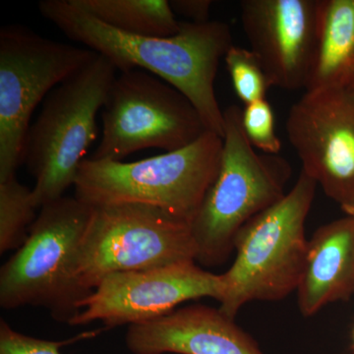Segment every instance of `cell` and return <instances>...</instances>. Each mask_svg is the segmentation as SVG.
<instances>
[{
	"mask_svg": "<svg viewBox=\"0 0 354 354\" xmlns=\"http://www.w3.org/2000/svg\"><path fill=\"white\" fill-rule=\"evenodd\" d=\"M225 136L218 174L190 227L196 262L223 264L248 221L285 197L290 162L279 155L256 152L242 127V109L223 111Z\"/></svg>",
	"mask_w": 354,
	"mask_h": 354,
	"instance_id": "277c9868",
	"label": "cell"
},
{
	"mask_svg": "<svg viewBox=\"0 0 354 354\" xmlns=\"http://www.w3.org/2000/svg\"><path fill=\"white\" fill-rule=\"evenodd\" d=\"M91 334H83L67 341H46L14 330L4 319L0 321V354H62L60 348Z\"/></svg>",
	"mask_w": 354,
	"mask_h": 354,
	"instance_id": "ffe728a7",
	"label": "cell"
},
{
	"mask_svg": "<svg viewBox=\"0 0 354 354\" xmlns=\"http://www.w3.org/2000/svg\"><path fill=\"white\" fill-rule=\"evenodd\" d=\"M354 292V218L346 216L326 223L308 241L304 274L297 288L304 317Z\"/></svg>",
	"mask_w": 354,
	"mask_h": 354,
	"instance_id": "5bb4252c",
	"label": "cell"
},
{
	"mask_svg": "<svg viewBox=\"0 0 354 354\" xmlns=\"http://www.w3.org/2000/svg\"><path fill=\"white\" fill-rule=\"evenodd\" d=\"M118 70L101 55L53 88L26 136L23 165L35 178L37 208L64 196L97 138V115Z\"/></svg>",
	"mask_w": 354,
	"mask_h": 354,
	"instance_id": "5b68a950",
	"label": "cell"
},
{
	"mask_svg": "<svg viewBox=\"0 0 354 354\" xmlns=\"http://www.w3.org/2000/svg\"><path fill=\"white\" fill-rule=\"evenodd\" d=\"M172 11L183 16L188 22L204 24L209 21V11L213 6L211 0H171Z\"/></svg>",
	"mask_w": 354,
	"mask_h": 354,
	"instance_id": "44dd1931",
	"label": "cell"
},
{
	"mask_svg": "<svg viewBox=\"0 0 354 354\" xmlns=\"http://www.w3.org/2000/svg\"><path fill=\"white\" fill-rule=\"evenodd\" d=\"M88 15L125 34L167 38L179 32L176 19L167 0H71Z\"/></svg>",
	"mask_w": 354,
	"mask_h": 354,
	"instance_id": "2e32d148",
	"label": "cell"
},
{
	"mask_svg": "<svg viewBox=\"0 0 354 354\" xmlns=\"http://www.w3.org/2000/svg\"><path fill=\"white\" fill-rule=\"evenodd\" d=\"M21 26L0 30V183L23 165L26 136L39 102L97 57Z\"/></svg>",
	"mask_w": 354,
	"mask_h": 354,
	"instance_id": "ba28073f",
	"label": "cell"
},
{
	"mask_svg": "<svg viewBox=\"0 0 354 354\" xmlns=\"http://www.w3.org/2000/svg\"><path fill=\"white\" fill-rule=\"evenodd\" d=\"M190 225L145 205L94 207L77 262V278L93 291L114 272L196 262Z\"/></svg>",
	"mask_w": 354,
	"mask_h": 354,
	"instance_id": "52a82bcc",
	"label": "cell"
},
{
	"mask_svg": "<svg viewBox=\"0 0 354 354\" xmlns=\"http://www.w3.org/2000/svg\"><path fill=\"white\" fill-rule=\"evenodd\" d=\"M94 207L62 197L39 208L25 243L0 269V306L41 307L70 323L93 292L77 278V262Z\"/></svg>",
	"mask_w": 354,
	"mask_h": 354,
	"instance_id": "3957f363",
	"label": "cell"
},
{
	"mask_svg": "<svg viewBox=\"0 0 354 354\" xmlns=\"http://www.w3.org/2000/svg\"><path fill=\"white\" fill-rule=\"evenodd\" d=\"M102 122L101 141L92 160H122L145 149L172 152L209 131L180 91L139 69L118 72L102 108Z\"/></svg>",
	"mask_w": 354,
	"mask_h": 354,
	"instance_id": "9c48e42d",
	"label": "cell"
},
{
	"mask_svg": "<svg viewBox=\"0 0 354 354\" xmlns=\"http://www.w3.org/2000/svg\"><path fill=\"white\" fill-rule=\"evenodd\" d=\"M38 209L32 189L16 176L0 183V253L17 250L25 243Z\"/></svg>",
	"mask_w": 354,
	"mask_h": 354,
	"instance_id": "e0dca14e",
	"label": "cell"
},
{
	"mask_svg": "<svg viewBox=\"0 0 354 354\" xmlns=\"http://www.w3.org/2000/svg\"><path fill=\"white\" fill-rule=\"evenodd\" d=\"M317 183L305 172L283 199L248 221L235 239L236 257L223 276L218 310L234 319L251 301H278L297 290L308 241L305 223Z\"/></svg>",
	"mask_w": 354,
	"mask_h": 354,
	"instance_id": "8992f818",
	"label": "cell"
},
{
	"mask_svg": "<svg viewBox=\"0 0 354 354\" xmlns=\"http://www.w3.org/2000/svg\"><path fill=\"white\" fill-rule=\"evenodd\" d=\"M39 10L67 38L108 58L118 72L139 69L171 84L196 108L207 130L225 136V118L215 91L221 59L234 46L230 26L181 21L179 32L167 38L140 37L102 24L71 0H43Z\"/></svg>",
	"mask_w": 354,
	"mask_h": 354,
	"instance_id": "6da1fadb",
	"label": "cell"
},
{
	"mask_svg": "<svg viewBox=\"0 0 354 354\" xmlns=\"http://www.w3.org/2000/svg\"><path fill=\"white\" fill-rule=\"evenodd\" d=\"M286 135L302 171L330 199L354 195V82L305 92L288 111Z\"/></svg>",
	"mask_w": 354,
	"mask_h": 354,
	"instance_id": "8fae6325",
	"label": "cell"
},
{
	"mask_svg": "<svg viewBox=\"0 0 354 354\" xmlns=\"http://www.w3.org/2000/svg\"><path fill=\"white\" fill-rule=\"evenodd\" d=\"M125 342L133 354H263L234 319L205 305L129 326Z\"/></svg>",
	"mask_w": 354,
	"mask_h": 354,
	"instance_id": "4fadbf2b",
	"label": "cell"
},
{
	"mask_svg": "<svg viewBox=\"0 0 354 354\" xmlns=\"http://www.w3.org/2000/svg\"><path fill=\"white\" fill-rule=\"evenodd\" d=\"M223 290V276L195 262L114 272L84 300L82 311L70 326L97 321L106 328L134 325L167 315L189 300L209 297L220 302Z\"/></svg>",
	"mask_w": 354,
	"mask_h": 354,
	"instance_id": "30bf717a",
	"label": "cell"
},
{
	"mask_svg": "<svg viewBox=\"0 0 354 354\" xmlns=\"http://www.w3.org/2000/svg\"><path fill=\"white\" fill-rule=\"evenodd\" d=\"M342 211L346 213V216H351L354 218V195L348 202L344 203L342 205Z\"/></svg>",
	"mask_w": 354,
	"mask_h": 354,
	"instance_id": "7402d4cb",
	"label": "cell"
},
{
	"mask_svg": "<svg viewBox=\"0 0 354 354\" xmlns=\"http://www.w3.org/2000/svg\"><path fill=\"white\" fill-rule=\"evenodd\" d=\"M242 127L251 145L268 155H279L281 142L276 133L274 115L267 99L242 109Z\"/></svg>",
	"mask_w": 354,
	"mask_h": 354,
	"instance_id": "d6986e66",
	"label": "cell"
},
{
	"mask_svg": "<svg viewBox=\"0 0 354 354\" xmlns=\"http://www.w3.org/2000/svg\"><path fill=\"white\" fill-rule=\"evenodd\" d=\"M353 351H354V330H353Z\"/></svg>",
	"mask_w": 354,
	"mask_h": 354,
	"instance_id": "603a6c76",
	"label": "cell"
},
{
	"mask_svg": "<svg viewBox=\"0 0 354 354\" xmlns=\"http://www.w3.org/2000/svg\"><path fill=\"white\" fill-rule=\"evenodd\" d=\"M223 59L235 93L245 106L266 99L272 84L254 51L234 44Z\"/></svg>",
	"mask_w": 354,
	"mask_h": 354,
	"instance_id": "ac0fdd59",
	"label": "cell"
},
{
	"mask_svg": "<svg viewBox=\"0 0 354 354\" xmlns=\"http://www.w3.org/2000/svg\"><path fill=\"white\" fill-rule=\"evenodd\" d=\"M223 139L206 131L179 150L136 162L84 160L75 198L92 207L138 204L192 223L218 174Z\"/></svg>",
	"mask_w": 354,
	"mask_h": 354,
	"instance_id": "7a4b0ae2",
	"label": "cell"
},
{
	"mask_svg": "<svg viewBox=\"0 0 354 354\" xmlns=\"http://www.w3.org/2000/svg\"><path fill=\"white\" fill-rule=\"evenodd\" d=\"M354 82V0H318L315 41L305 92Z\"/></svg>",
	"mask_w": 354,
	"mask_h": 354,
	"instance_id": "9a60e30c",
	"label": "cell"
},
{
	"mask_svg": "<svg viewBox=\"0 0 354 354\" xmlns=\"http://www.w3.org/2000/svg\"><path fill=\"white\" fill-rule=\"evenodd\" d=\"M318 0H243L242 27L272 87L304 88L315 41Z\"/></svg>",
	"mask_w": 354,
	"mask_h": 354,
	"instance_id": "7c38bea8",
	"label": "cell"
}]
</instances>
